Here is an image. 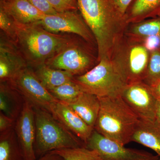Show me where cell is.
<instances>
[{
  "instance_id": "6da1fadb",
  "label": "cell",
  "mask_w": 160,
  "mask_h": 160,
  "mask_svg": "<svg viewBox=\"0 0 160 160\" xmlns=\"http://www.w3.org/2000/svg\"><path fill=\"white\" fill-rule=\"evenodd\" d=\"M14 24L15 37L12 42L28 67L33 69L46 65L48 60L74 39L70 34L47 31L37 23L23 24L14 21Z\"/></svg>"
},
{
  "instance_id": "7a4b0ae2",
  "label": "cell",
  "mask_w": 160,
  "mask_h": 160,
  "mask_svg": "<svg viewBox=\"0 0 160 160\" xmlns=\"http://www.w3.org/2000/svg\"><path fill=\"white\" fill-rule=\"evenodd\" d=\"M99 99L101 106L95 130L123 146L131 142L139 118L121 96Z\"/></svg>"
},
{
  "instance_id": "3957f363",
  "label": "cell",
  "mask_w": 160,
  "mask_h": 160,
  "mask_svg": "<svg viewBox=\"0 0 160 160\" xmlns=\"http://www.w3.org/2000/svg\"><path fill=\"white\" fill-rule=\"evenodd\" d=\"M81 15L96 40L100 59L106 58L112 25L124 15L113 0H78Z\"/></svg>"
},
{
  "instance_id": "277c9868",
  "label": "cell",
  "mask_w": 160,
  "mask_h": 160,
  "mask_svg": "<svg viewBox=\"0 0 160 160\" xmlns=\"http://www.w3.org/2000/svg\"><path fill=\"white\" fill-rule=\"evenodd\" d=\"M33 109L36 126L34 150L37 158L53 150L86 146L84 142L50 112L39 108Z\"/></svg>"
},
{
  "instance_id": "5b68a950",
  "label": "cell",
  "mask_w": 160,
  "mask_h": 160,
  "mask_svg": "<svg viewBox=\"0 0 160 160\" xmlns=\"http://www.w3.org/2000/svg\"><path fill=\"white\" fill-rule=\"evenodd\" d=\"M72 80L83 92L99 98L119 96L128 85L122 69L109 62L106 58L86 73L74 76Z\"/></svg>"
},
{
  "instance_id": "8992f818",
  "label": "cell",
  "mask_w": 160,
  "mask_h": 160,
  "mask_svg": "<svg viewBox=\"0 0 160 160\" xmlns=\"http://www.w3.org/2000/svg\"><path fill=\"white\" fill-rule=\"evenodd\" d=\"M7 82L33 108L44 109L52 113L55 105L59 102L40 82L30 67L22 69Z\"/></svg>"
},
{
  "instance_id": "52a82bcc",
  "label": "cell",
  "mask_w": 160,
  "mask_h": 160,
  "mask_svg": "<svg viewBox=\"0 0 160 160\" xmlns=\"http://www.w3.org/2000/svg\"><path fill=\"white\" fill-rule=\"evenodd\" d=\"M93 63V59L89 52L74 38L48 60L46 65L68 72L74 77L89 71Z\"/></svg>"
},
{
  "instance_id": "ba28073f",
  "label": "cell",
  "mask_w": 160,
  "mask_h": 160,
  "mask_svg": "<svg viewBox=\"0 0 160 160\" xmlns=\"http://www.w3.org/2000/svg\"><path fill=\"white\" fill-rule=\"evenodd\" d=\"M86 146L97 150L104 160H160L148 152L127 148L93 130Z\"/></svg>"
},
{
  "instance_id": "9c48e42d",
  "label": "cell",
  "mask_w": 160,
  "mask_h": 160,
  "mask_svg": "<svg viewBox=\"0 0 160 160\" xmlns=\"http://www.w3.org/2000/svg\"><path fill=\"white\" fill-rule=\"evenodd\" d=\"M37 23L52 33L76 35L89 42L92 39L89 27L77 11L45 15Z\"/></svg>"
},
{
  "instance_id": "30bf717a",
  "label": "cell",
  "mask_w": 160,
  "mask_h": 160,
  "mask_svg": "<svg viewBox=\"0 0 160 160\" xmlns=\"http://www.w3.org/2000/svg\"><path fill=\"white\" fill-rule=\"evenodd\" d=\"M121 96L140 119H156L158 100L150 86L139 82L128 84Z\"/></svg>"
},
{
  "instance_id": "8fae6325",
  "label": "cell",
  "mask_w": 160,
  "mask_h": 160,
  "mask_svg": "<svg viewBox=\"0 0 160 160\" xmlns=\"http://www.w3.org/2000/svg\"><path fill=\"white\" fill-rule=\"evenodd\" d=\"M14 129L26 160H36L34 150L36 126L34 109L26 100L22 110L16 121Z\"/></svg>"
},
{
  "instance_id": "7c38bea8",
  "label": "cell",
  "mask_w": 160,
  "mask_h": 160,
  "mask_svg": "<svg viewBox=\"0 0 160 160\" xmlns=\"http://www.w3.org/2000/svg\"><path fill=\"white\" fill-rule=\"evenodd\" d=\"M28 67L13 43L1 32L0 82H7Z\"/></svg>"
},
{
  "instance_id": "4fadbf2b",
  "label": "cell",
  "mask_w": 160,
  "mask_h": 160,
  "mask_svg": "<svg viewBox=\"0 0 160 160\" xmlns=\"http://www.w3.org/2000/svg\"><path fill=\"white\" fill-rule=\"evenodd\" d=\"M52 114L86 145L94 129L88 125L70 106L59 101L53 107Z\"/></svg>"
},
{
  "instance_id": "5bb4252c",
  "label": "cell",
  "mask_w": 160,
  "mask_h": 160,
  "mask_svg": "<svg viewBox=\"0 0 160 160\" xmlns=\"http://www.w3.org/2000/svg\"><path fill=\"white\" fill-rule=\"evenodd\" d=\"M0 7L14 21L21 24L37 23L45 15L28 0H1Z\"/></svg>"
},
{
  "instance_id": "9a60e30c",
  "label": "cell",
  "mask_w": 160,
  "mask_h": 160,
  "mask_svg": "<svg viewBox=\"0 0 160 160\" xmlns=\"http://www.w3.org/2000/svg\"><path fill=\"white\" fill-rule=\"evenodd\" d=\"M64 103L70 106L88 125L94 129L101 106L99 98L82 92L71 102Z\"/></svg>"
},
{
  "instance_id": "2e32d148",
  "label": "cell",
  "mask_w": 160,
  "mask_h": 160,
  "mask_svg": "<svg viewBox=\"0 0 160 160\" xmlns=\"http://www.w3.org/2000/svg\"><path fill=\"white\" fill-rule=\"evenodd\" d=\"M131 142L150 148L160 158V124L157 119H140Z\"/></svg>"
},
{
  "instance_id": "e0dca14e",
  "label": "cell",
  "mask_w": 160,
  "mask_h": 160,
  "mask_svg": "<svg viewBox=\"0 0 160 160\" xmlns=\"http://www.w3.org/2000/svg\"><path fill=\"white\" fill-rule=\"evenodd\" d=\"M24 102L22 96L8 82H0V112L16 121Z\"/></svg>"
},
{
  "instance_id": "ac0fdd59",
  "label": "cell",
  "mask_w": 160,
  "mask_h": 160,
  "mask_svg": "<svg viewBox=\"0 0 160 160\" xmlns=\"http://www.w3.org/2000/svg\"><path fill=\"white\" fill-rule=\"evenodd\" d=\"M33 70L40 82L48 90L71 81L74 77L68 72L53 69L46 65Z\"/></svg>"
},
{
  "instance_id": "d6986e66",
  "label": "cell",
  "mask_w": 160,
  "mask_h": 160,
  "mask_svg": "<svg viewBox=\"0 0 160 160\" xmlns=\"http://www.w3.org/2000/svg\"><path fill=\"white\" fill-rule=\"evenodd\" d=\"M0 160H26L14 129L0 133Z\"/></svg>"
},
{
  "instance_id": "ffe728a7",
  "label": "cell",
  "mask_w": 160,
  "mask_h": 160,
  "mask_svg": "<svg viewBox=\"0 0 160 160\" xmlns=\"http://www.w3.org/2000/svg\"><path fill=\"white\" fill-rule=\"evenodd\" d=\"M148 54L142 47H136L130 52L129 71L126 76L127 84L137 82L143 76L147 65Z\"/></svg>"
},
{
  "instance_id": "44dd1931",
  "label": "cell",
  "mask_w": 160,
  "mask_h": 160,
  "mask_svg": "<svg viewBox=\"0 0 160 160\" xmlns=\"http://www.w3.org/2000/svg\"><path fill=\"white\" fill-rule=\"evenodd\" d=\"M131 4L127 10L132 18L160 16V0H133Z\"/></svg>"
},
{
  "instance_id": "7402d4cb",
  "label": "cell",
  "mask_w": 160,
  "mask_h": 160,
  "mask_svg": "<svg viewBox=\"0 0 160 160\" xmlns=\"http://www.w3.org/2000/svg\"><path fill=\"white\" fill-rule=\"evenodd\" d=\"M52 151L60 155L65 160H104L98 151L86 146L66 148Z\"/></svg>"
},
{
  "instance_id": "603a6c76",
  "label": "cell",
  "mask_w": 160,
  "mask_h": 160,
  "mask_svg": "<svg viewBox=\"0 0 160 160\" xmlns=\"http://www.w3.org/2000/svg\"><path fill=\"white\" fill-rule=\"evenodd\" d=\"M48 90L57 100L63 103L71 102L82 92L73 80Z\"/></svg>"
},
{
  "instance_id": "cb8c5ba5",
  "label": "cell",
  "mask_w": 160,
  "mask_h": 160,
  "mask_svg": "<svg viewBox=\"0 0 160 160\" xmlns=\"http://www.w3.org/2000/svg\"><path fill=\"white\" fill-rule=\"evenodd\" d=\"M146 78V85L151 88L160 82V50H155L152 54Z\"/></svg>"
},
{
  "instance_id": "d4e9b609",
  "label": "cell",
  "mask_w": 160,
  "mask_h": 160,
  "mask_svg": "<svg viewBox=\"0 0 160 160\" xmlns=\"http://www.w3.org/2000/svg\"><path fill=\"white\" fill-rule=\"evenodd\" d=\"M0 29L1 32L13 41L15 37V26L14 21L9 14L0 7Z\"/></svg>"
},
{
  "instance_id": "484cf974",
  "label": "cell",
  "mask_w": 160,
  "mask_h": 160,
  "mask_svg": "<svg viewBox=\"0 0 160 160\" xmlns=\"http://www.w3.org/2000/svg\"><path fill=\"white\" fill-rule=\"evenodd\" d=\"M135 31L138 34L148 37L160 35V16L158 18L138 26Z\"/></svg>"
},
{
  "instance_id": "4316f807",
  "label": "cell",
  "mask_w": 160,
  "mask_h": 160,
  "mask_svg": "<svg viewBox=\"0 0 160 160\" xmlns=\"http://www.w3.org/2000/svg\"><path fill=\"white\" fill-rule=\"evenodd\" d=\"M50 6L58 12L77 11L78 0H47Z\"/></svg>"
},
{
  "instance_id": "83f0119b",
  "label": "cell",
  "mask_w": 160,
  "mask_h": 160,
  "mask_svg": "<svg viewBox=\"0 0 160 160\" xmlns=\"http://www.w3.org/2000/svg\"><path fill=\"white\" fill-rule=\"evenodd\" d=\"M36 8L45 15H51L57 12L50 6L47 0H28Z\"/></svg>"
},
{
  "instance_id": "f1b7e54d",
  "label": "cell",
  "mask_w": 160,
  "mask_h": 160,
  "mask_svg": "<svg viewBox=\"0 0 160 160\" xmlns=\"http://www.w3.org/2000/svg\"><path fill=\"white\" fill-rule=\"evenodd\" d=\"M15 122L0 112V133L14 129Z\"/></svg>"
},
{
  "instance_id": "f546056e",
  "label": "cell",
  "mask_w": 160,
  "mask_h": 160,
  "mask_svg": "<svg viewBox=\"0 0 160 160\" xmlns=\"http://www.w3.org/2000/svg\"><path fill=\"white\" fill-rule=\"evenodd\" d=\"M146 49L150 51H155L160 48V35L150 36L146 41Z\"/></svg>"
},
{
  "instance_id": "4dcf8cb0",
  "label": "cell",
  "mask_w": 160,
  "mask_h": 160,
  "mask_svg": "<svg viewBox=\"0 0 160 160\" xmlns=\"http://www.w3.org/2000/svg\"><path fill=\"white\" fill-rule=\"evenodd\" d=\"M132 1L133 0H113L116 6L123 15L126 14L128 7Z\"/></svg>"
},
{
  "instance_id": "1f68e13d",
  "label": "cell",
  "mask_w": 160,
  "mask_h": 160,
  "mask_svg": "<svg viewBox=\"0 0 160 160\" xmlns=\"http://www.w3.org/2000/svg\"><path fill=\"white\" fill-rule=\"evenodd\" d=\"M36 160H65L60 155L51 151L38 158Z\"/></svg>"
},
{
  "instance_id": "d6a6232c",
  "label": "cell",
  "mask_w": 160,
  "mask_h": 160,
  "mask_svg": "<svg viewBox=\"0 0 160 160\" xmlns=\"http://www.w3.org/2000/svg\"><path fill=\"white\" fill-rule=\"evenodd\" d=\"M153 93L158 100H160V82L154 87L151 88Z\"/></svg>"
},
{
  "instance_id": "836d02e7",
  "label": "cell",
  "mask_w": 160,
  "mask_h": 160,
  "mask_svg": "<svg viewBox=\"0 0 160 160\" xmlns=\"http://www.w3.org/2000/svg\"><path fill=\"white\" fill-rule=\"evenodd\" d=\"M156 119L160 124V100L158 101L157 109L156 112Z\"/></svg>"
},
{
  "instance_id": "e575fe53",
  "label": "cell",
  "mask_w": 160,
  "mask_h": 160,
  "mask_svg": "<svg viewBox=\"0 0 160 160\" xmlns=\"http://www.w3.org/2000/svg\"></svg>"
},
{
  "instance_id": "d590c367",
  "label": "cell",
  "mask_w": 160,
  "mask_h": 160,
  "mask_svg": "<svg viewBox=\"0 0 160 160\" xmlns=\"http://www.w3.org/2000/svg\"></svg>"
}]
</instances>
